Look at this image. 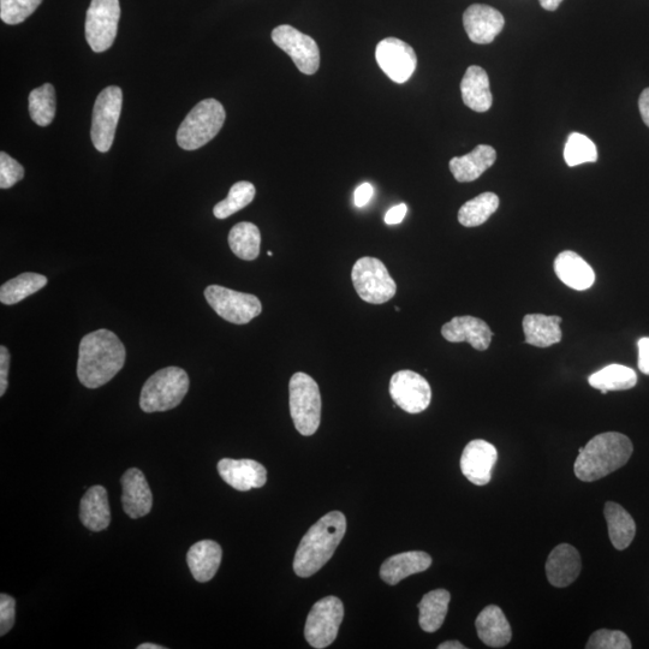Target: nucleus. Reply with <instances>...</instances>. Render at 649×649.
<instances>
[{"label":"nucleus","instance_id":"nucleus-18","mask_svg":"<svg viewBox=\"0 0 649 649\" xmlns=\"http://www.w3.org/2000/svg\"><path fill=\"white\" fill-rule=\"evenodd\" d=\"M122 486V503L125 514L134 520L150 514L153 496L145 474L136 468L127 470L122 478Z\"/></svg>","mask_w":649,"mask_h":649},{"label":"nucleus","instance_id":"nucleus-24","mask_svg":"<svg viewBox=\"0 0 649 649\" xmlns=\"http://www.w3.org/2000/svg\"><path fill=\"white\" fill-rule=\"evenodd\" d=\"M497 152L493 147L479 145L466 156L450 160V171L455 180L461 183L473 182L496 163Z\"/></svg>","mask_w":649,"mask_h":649},{"label":"nucleus","instance_id":"nucleus-39","mask_svg":"<svg viewBox=\"0 0 649 649\" xmlns=\"http://www.w3.org/2000/svg\"><path fill=\"white\" fill-rule=\"evenodd\" d=\"M629 637L619 630L600 629L587 642V649H630Z\"/></svg>","mask_w":649,"mask_h":649},{"label":"nucleus","instance_id":"nucleus-17","mask_svg":"<svg viewBox=\"0 0 649 649\" xmlns=\"http://www.w3.org/2000/svg\"><path fill=\"white\" fill-rule=\"evenodd\" d=\"M218 472L226 484L241 492L261 488L267 481L266 468L253 460L223 458L218 463Z\"/></svg>","mask_w":649,"mask_h":649},{"label":"nucleus","instance_id":"nucleus-44","mask_svg":"<svg viewBox=\"0 0 649 649\" xmlns=\"http://www.w3.org/2000/svg\"><path fill=\"white\" fill-rule=\"evenodd\" d=\"M637 347H639V369L643 374L649 375V337L641 338Z\"/></svg>","mask_w":649,"mask_h":649},{"label":"nucleus","instance_id":"nucleus-29","mask_svg":"<svg viewBox=\"0 0 649 649\" xmlns=\"http://www.w3.org/2000/svg\"><path fill=\"white\" fill-rule=\"evenodd\" d=\"M604 515L613 547L618 551L628 549L636 534L634 518L623 506L613 502L605 504Z\"/></svg>","mask_w":649,"mask_h":649},{"label":"nucleus","instance_id":"nucleus-19","mask_svg":"<svg viewBox=\"0 0 649 649\" xmlns=\"http://www.w3.org/2000/svg\"><path fill=\"white\" fill-rule=\"evenodd\" d=\"M442 335L450 343L467 342L476 350L490 348L493 332L484 320L470 317H456L446 323Z\"/></svg>","mask_w":649,"mask_h":649},{"label":"nucleus","instance_id":"nucleus-26","mask_svg":"<svg viewBox=\"0 0 649 649\" xmlns=\"http://www.w3.org/2000/svg\"><path fill=\"white\" fill-rule=\"evenodd\" d=\"M555 272L567 287L583 291L593 287L595 273L591 266L575 252H563L555 260Z\"/></svg>","mask_w":649,"mask_h":649},{"label":"nucleus","instance_id":"nucleus-8","mask_svg":"<svg viewBox=\"0 0 649 649\" xmlns=\"http://www.w3.org/2000/svg\"><path fill=\"white\" fill-rule=\"evenodd\" d=\"M123 104L122 89L110 86L95 100L92 118L91 138L95 150L106 153L111 150Z\"/></svg>","mask_w":649,"mask_h":649},{"label":"nucleus","instance_id":"nucleus-40","mask_svg":"<svg viewBox=\"0 0 649 649\" xmlns=\"http://www.w3.org/2000/svg\"><path fill=\"white\" fill-rule=\"evenodd\" d=\"M25 177V168L8 153H0V188L9 189Z\"/></svg>","mask_w":649,"mask_h":649},{"label":"nucleus","instance_id":"nucleus-13","mask_svg":"<svg viewBox=\"0 0 649 649\" xmlns=\"http://www.w3.org/2000/svg\"><path fill=\"white\" fill-rule=\"evenodd\" d=\"M390 395L396 406L409 414L425 412L432 401L430 383L413 371H400L392 375Z\"/></svg>","mask_w":649,"mask_h":649},{"label":"nucleus","instance_id":"nucleus-7","mask_svg":"<svg viewBox=\"0 0 649 649\" xmlns=\"http://www.w3.org/2000/svg\"><path fill=\"white\" fill-rule=\"evenodd\" d=\"M351 281L360 299L372 305H383L394 299L397 293L396 282L386 266L371 256L356 261L351 271Z\"/></svg>","mask_w":649,"mask_h":649},{"label":"nucleus","instance_id":"nucleus-10","mask_svg":"<svg viewBox=\"0 0 649 649\" xmlns=\"http://www.w3.org/2000/svg\"><path fill=\"white\" fill-rule=\"evenodd\" d=\"M119 19V0H92L87 10L85 34L94 52H105L115 43Z\"/></svg>","mask_w":649,"mask_h":649},{"label":"nucleus","instance_id":"nucleus-35","mask_svg":"<svg viewBox=\"0 0 649 649\" xmlns=\"http://www.w3.org/2000/svg\"><path fill=\"white\" fill-rule=\"evenodd\" d=\"M29 113L34 123L47 127L56 116V91L51 83L33 89L29 94Z\"/></svg>","mask_w":649,"mask_h":649},{"label":"nucleus","instance_id":"nucleus-11","mask_svg":"<svg viewBox=\"0 0 649 649\" xmlns=\"http://www.w3.org/2000/svg\"><path fill=\"white\" fill-rule=\"evenodd\" d=\"M344 618V606L337 597H326L314 604L309 612L305 637L313 648L323 649L332 645Z\"/></svg>","mask_w":649,"mask_h":649},{"label":"nucleus","instance_id":"nucleus-22","mask_svg":"<svg viewBox=\"0 0 649 649\" xmlns=\"http://www.w3.org/2000/svg\"><path fill=\"white\" fill-rule=\"evenodd\" d=\"M475 627L480 640L488 647L502 648L511 641L510 623L503 610L496 605L487 606L480 612Z\"/></svg>","mask_w":649,"mask_h":649},{"label":"nucleus","instance_id":"nucleus-6","mask_svg":"<svg viewBox=\"0 0 649 649\" xmlns=\"http://www.w3.org/2000/svg\"><path fill=\"white\" fill-rule=\"evenodd\" d=\"M289 404L296 430L306 437L317 433L321 421V395L311 375L297 372L291 377Z\"/></svg>","mask_w":649,"mask_h":649},{"label":"nucleus","instance_id":"nucleus-46","mask_svg":"<svg viewBox=\"0 0 649 649\" xmlns=\"http://www.w3.org/2000/svg\"><path fill=\"white\" fill-rule=\"evenodd\" d=\"M639 109L643 122L649 127V88H646L640 95Z\"/></svg>","mask_w":649,"mask_h":649},{"label":"nucleus","instance_id":"nucleus-3","mask_svg":"<svg viewBox=\"0 0 649 649\" xmlns=\"http://www.w3.org/2000/svg\"><path fill=\"white\" fill-rule=\"evenodd\" d=\"M634 446L631 440L618 432L598 434L575 461V475L585 482L598 481L625 466L633 455Z\"/></svg>","mask_w":649,"mask_h":649},{"label":"nucleus","instance_id":"nucleus-32","mask_svg":"<svg viewBox=\"0 0 649 649\" xmlns=\"http://www.w3.org/2000/svg\"><path fill=\"white\" fill-rule=\"evenodd\" d=\"M46 284L47 278L39 275V273H22V275L10 279V281L2 285V288H0V302L7 306L16 305V303L44 289Z\"/></svg>","mask_w":649,"mask_h":649},{"label":"nucleus","instance_id":"nucleus-48","mask_svg":"<svg viewBox=\"0 0 649 649\" xmlns=\"http://www.w3.org/2000/svg\"><path fill=\"white\" fill-rule=\"evenodd\" d=\"M439 649H466V646H463L461 642L458 641H446L442 645L438 646Z\"/></svg>","mask_w":649,"mask_h":649},{"label":"nucleus","instance_id":"nucleus-34","mask_svg":"<svg viewBox=\"0 0 649 649\" xmlns=\"http://www.w3.org/2000/svg\"><path fill=\"white\" fill-rule=\"evenodd\" d=\"M500 201L494 193H484L464 204L458 211V222L466 228L485 224L498 210Z\"/></svg>","mask_w":649,"mask_h":649},{"label":"nucleus","instance_id":"nucleus-27","mask_svg":"<svg viewBox=\"0 0 649 649\" xmlns=\"http://www.w3.org/2000/svg\"><path fill=\"white\" fill-rule=\"evenodd\" d=\"M463 103L475 112H486L491 109L493 98L490 79L485 69L472 65L464 74L461 82Z\"/></svg>","mask_w":649,"mask_h":649},{"label":"nucleus","instance_id":"nucleus-43","mask_svg":"<svg viewBox=\"0 0 649 649\" xmlns=\"http://www.w3.org/2000/svg\"><path fill=\"white\" fill-rule=\"evenodd\" d=\"M374 193L372 184L363 183L359 188L355 190L354 194V204L356 207H365L369 201H371Z\"/></svg>","mask_w":649,"mask_h":649},{"label":"nucleus","instance_id":"nucleus-2","mask_svg":"<svg viewBox=\"0 0 649 649\" xmlns=\"http://www.w3.org/2000/svg\"><path fill=\"white\" fill-rule=\"evenodd\" d=\"M347 532V518L341 511H331L321 517L302 538L294 559V571L299 577L317 574L330 561Z\"/></svg>","mask_w":649,"mask_h":649},{"label":"nucleus","instance_id":"nucleus-9","mask_svg":"<svg viewBox=\"0 0 649 649\" xmlns=\"http://www.w3.org/2000/svg\"><path fill=\"white\" fill-rule=\"evenodd\" d=\"M205 299L220 318L235 325H246L263 312V305L258 297L220 285L207 287Z\"/></svg>","mask_w":649,"mask_h":649},{"label":"nucleus","instance_id":"nucleus-33","mask_svg":"<svg viewBox=\"0 0 649 649\" xmlns=\"http://www.w3.org/2000/svg\"><path fill=\"white\" fill-rule=\"evenodd\" d=\"M261 234L253 223H238L229 234V246L237 258L253 261L260 254Z\"/></svg>","mask_w":649,"mask_h":649},{"label":"nucleus","instance_id":"nucleus-38","mask_svg":"<svg viewBox=\"0 0 649 649\" xmlns=\"http://www.w3.org/2000/svg\"><path fill=\"white\" fill-rule=\"evenodd\" d=\"M43 0H0V19L7 25H20L39 8Z\"/></svg>","mask_w":649,"mask_h":649},{"label":"nucleus","instance_id":"nucleus-31","mask_svg":"<svg viewBox=\"0 0 649 649\" xmlns=\"http://www.w3.org/2000/svg\"><path fill=\"white\" fill-rule=\"evenodd\" d=\"M589 385L606 395L609 391H624L633 389L637 383L634 369L622 365H610L588 379Z\"/></svg>","mask_w":649,"mask_h":649},{"label":"nucleus","instance_id":"nucleus-36","mask_svg":"<svg viewBox=\"0 0 649 649\" xmlns=\"http://www.w3.org/2000/svg\"><path fill=\"white\" fill-rule=\"evenodd\" d=\"M256 189L253 183L241 181L231 187L228 198L214 206L213 214L218 219H226L243 210L255 198Z\"/></svg>","mask_w":649,"mask_h":649},{"label":"nucleus","instance_id":"nucleus-42","mask_svg":"<svg viewBox=\"0 0 649 649\" xmlns=\"http://www.w3.org/2000/svg\"><path fill=\"white\" fill-rule=\"evenodd\" d=\"M10 368V353L7 347H0V396L8 390V375Z\"/></svg>","mask_w":649,"mask_h":649},{"label":"nucleus","instance_id":"nucleus-5","mask_svg":"<svg viewBox=\"0 0 649 649\" xmlns=\"http://www.w3.org/2000/svg\"><path fill=\"white\" fill-rule=\"evenodd\" d=\"M225 118L224 106L218 100L200 101L178 128V146L186 151L199 150L216 138L223 128Z\"/></svg>","mask_w":649,"mask_h":649},{"label":"nucleus","instance_id":"nucleus-21","mask_svg":"<svg viewBox=\"0 0 649 649\" xmlns=\"http://www.w3.org/2000/svg\"><path fill=\"white\" fill-rule=\"evenodd\" d=\"M431 565L432 557L426 552H403L386 559L381 565L380 576L387 585L396 586L409 576L424 573Z\"/></svg>","mask_w":649,"mask_h":649},{"label":"nucleus","instance_id":"nucleus-20","mask_svg":"<svg viewBox=\"0 0 649 649\" xmlns=\"http://www.w3.org/2000/svg\"><path fill=\"white\" fill-rule=\"evenodd\" d=\"M581 569L580 553L569 544L558 545L547 558V579L557 588L570 586L579 577Z\"/></svg>","mask_w":649,"mask_h":649},{"label":"nucleus","instance_id":"nucleus-41","mask_svg":"<svg viewBox=\"0 0 649 649\" xmlns=\"http://www.w3.org/2000/svg\"><path fill=\"white\" fill-rule=\"evenodd\" d=\"M16 601L8 594L0 595V636L8 634L14 627Z\"/></svg>","mask_w":649,"mask_h":649},{"label":"nucleus","instance_id":"nucleus-28","mask_svg":"<svg viewBox=\"0 0 649 649\" xmlns=\"http://www.w3.org/2000/svg\"><path fill=\"white\" fill-rule=\"evenodd\" d=\"M562 318L558 315L527 314L523 319L526 343L538 348H549L562 341Z\"/></svg>","mask_w":649,"mask_h":649},{"label":"nucleus","instance_id":"nucleus-4","mask_svg":"<svg viewBox=\"0 0 649 649\" xmlns=\"http://www.w3.org/2000/svg\"><path fill=\"white\" fill-rule=\"evenodd\" d=\"M189 391V377L180 367L154 373L142 387L140 407L145 413H163L180 406Z\"/></svg>","mask_w":649,"mask_h":649},{"label":"nucleus","instance_id":"nucleus-15","mask_svg":"<svg viewBox=\"0 0 649 649\" xmlns=\"http://www.w3.org/2000/svg\"><path fill=\"white\" fill-rule=\"evenodd\" d=\"M498 460L496 446L486 440L476 439L463 450L461 470L476 486H485L492 479V470Z\"/></svg>","mask_w":649,"mask_h":649},{"label":"nucleus","instance_id":"nucleus-1","mask_svg":"<svg viewBox=\"0 0 649 649\" xmlns=\"http://www.w3.org/2000/svg\"><path fill=\"white\" fill-rule=\"evenodd\" d=\"M127 351L115 333L98 330L82 338L77 362V377L88 389H98L121 371Z\"/></svg>","mask_w":649,"mask_h":649},{"label":"nucleus","instance_id":"nucleus-30","mask_svg":"<svg viewBox=\"0 0 649 649\" xmlns=\"http://www.w3.org/2000/svg\"><path fill=\"white\" fill-rule=\"evenodd\" d=\"M451 595L446 589H436L427 593L420 601L419 623L426 633H436L442 628L446 615H448Z\"/></svg>","mask_w":649,"mask_h":649},{"label":"nucleus","instance_id":"nucleus-23","mask_svg":"<svg viewBox=\"0 0 649 649\" xmlns=\"http://www.w3.org/2000/svg\"><path fill=\"white\" fill-rule=\"evenodd\" d=\"M223 550L216 541L202 540L196 543L187 555V563L194 579L204 583L216 576L222 563Z\"/></svg>","mask_w":649,"mask_h":649},{"label":"nucleus","instance_id":"nucleus-37","mask_svg":"<svg viewBox=\"0 0 649 649\" xmlns=\"http://www.w3.org/2000/svg\"><path fill=\"white\" fill-rule=\"evenodd\" d=\"M564 159L570 168L585 163H595L598 160L597 146L586 135L570 134L564 148Z\"/></svg>","mask_w":649,"mask_h":649},{"label":"nucleus","instance_id":"nucleus-14","mask_svg":"<svg viewBox=\"0 0 649 649\" xmlns=\"http://www.w3.org/2000/svg\"><path fill=\"white\" fill-rule=\"evenodd\" d=\"M375 58L380 69L396 83H406L418 65L413 47L397 38L381 40L375 50Z\"/></svg>","mask_w":649,"mask_h":649},{"label":"nucleus","instance_id":"nucleus-47","mask_svg":"<svg viewBox=\"0 0 649 649\" xmlns=\"http://www.w3.org/2000/svg\"><path fill=\"white\" fill-rule=\"evenodd\" d=\"M562 2L563 0H540L541 7L547 11L557 10Z\"/></svg>","mask_w":649,"mask_h":649},{"label":"nucleus","instance_id":"nucleus-12","mask_svg":"<svg viewBox=\"0 0 649 649\" xmlns=\"http://www.w3.org/2000/svg\"><path fill=\"white\" fill-rule=\"evenodd\" d=\"M272 40L293 59L297 69L306 75H314L320 67V50L309 35L289 25L273 29Z\"/></svg>","mask_w":649,"mask_h":649},{"label":"nucleus","instance_id":"nucleus-45","mask_svg":"<svg viewBox=\"0 0 649 649\" xmlns=\"http://www.w3.org/2000/svg\"><path fill=\"white\" fill-rule=\"evenodd\" d=\"M408 207L406 204L397 205L392 207L391 210L385 214V223L387 225L401 224L406 218Z\"/></svg>","mask_w":649,"mask_h":649},{"label":"nucleus","instance_id":"nucleus-16","mask_svg":"<svg viewBox=\"0 0 649 649\" xmlns=\"http://www.w3.org/2000/svg\"><path fill=\"white\" fill-rule=\"evenodd\" d=\"M504 25V16L490 5L474 4L464 11V29L468 38L475 44L493 43V40L503 31Z\"/></svg>","mask_w":649,"mask_h":649},{"label":"nucleus","instance_id":"nucleus-25","mask_svg":"<svg viewBox=\"0 0 649 649\" xmlns=\"http://www.w3.org/2000/svg\"><path fill=\"white\" fill-rule=\"evenodd\" d=\"M80 518L83 526L92 532L105 531L111 523V509L106 488H89L80 503Z\"/></svg>","mask_w":649,"mask_h":649},{"label":"nucleus","instance_id":"nucleus-49","mask_svg":"<svg viewBox=\"0 0 649 649\" xmlns=\"http://www.w3.org/2000/svg\"><path fill=\"white\" fill-rule=\"evenodd\" d=\"M165 647L154 645V643H142L138 649H164Z\"/></svg>","mask_w":649,"mask_h":649}]
</instances>
